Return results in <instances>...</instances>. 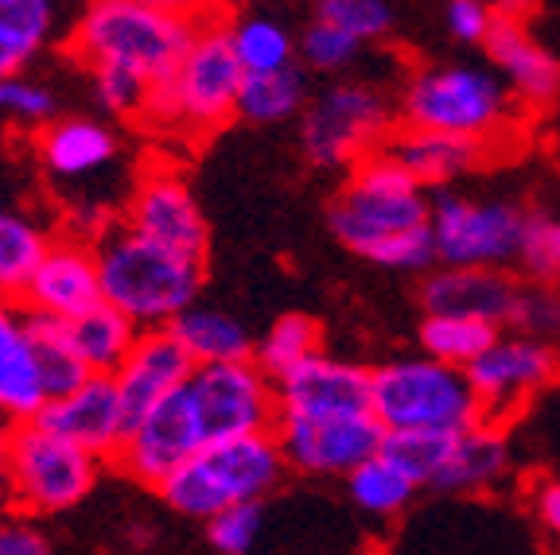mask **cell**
Here are the masks:
<instances>
[{
	"label": "cell",
	"mask_w": 560,
	"mask_h": 555,
	"mask_svg": "<svg viewBox=\"0 0 560 555\" xmlns=\"http://www.w3.org/2000/svg\"><path fill=\"white\" fill-rule=\"evenodd\" d=\"M47 245L51 241H47L27 217L4 214V210H0V295H9V299L24 295L35 264L44 261Z\"/></svg>",
	"instance_id": "35"
},
{
	"label": "cell",
	"mask_w": 560,
	"mask_h": 555,
	"mask_svg": "<svg viewBox=\"0 0 560 555\" xmlns=\"http://www.w3.org/2000/svg\"><path fill=\"white\" fill-rule=\"evenodd\" d=\"M560 377V350L549 342L525 339L502 330V339L467 369L475 397L482 404V420L499 424L502 416L517 412L534 392L549 389Z\"/></svg>",
	"instance_id": "14"
},
{
	"label": "cell",
	"mask_w": 560,
	"mask_h": 555,
	"mask_svg": "<svg viewBox=\"0 0 560 555\" xmlns=\"http://www.w3.org/2000/svg\"><path fill=\"white\" fill-rule=\"evenodd\" d=\"M144 330L132 319H125L121 311H114L109 304H102L97 311H90L86 319L70 322V339L74 350L86 362V369L94 377H114L125 365V357L132 354V346L140 342Z\"/></svg>",
	"instance_id": "28"
},
{
	"label": "cell",
	"mask_w": 560,
	"mask_h": 555,
	"mask_svg": "<svg viewBox=\"0 0 560 555\" xmlns=\"http://www.w3.org/2000/svg\"><path fill=\"white\" fill-rule=\"evenodd\" d=\"M517 269L525 272V284L557 287V280H560V214H545V210H534V214H529L522 252H517Z\"/></svg>",
	"instance_id": "37"
},
{
	"label": "cell",
	"mask_w": 560,
	"mask_h": 555,
	"mask_svg": "<svg viewBox=\"0 0 560 555\" xmlns=\"http://www.w3.org/2000/svg\"><path fill=\"white\" fill-rule=\"evenodd\" d=\"M499 339H502L499 327L475 319H455V315H424V322L417 330L420 354L432 357V362L452 365V369H464V374Z\"/></svg>",
	"instance_id": "30"
},
{
	"label": "cell",
	"mask_w": 560,
	"mask_h": 555,
	"mask_svg": "<svg viewBox=\"0 0 560 555\" xmlns=\"http://www.w3.org/2000/svg\"><path fill=\"white\" fill-rule=\"evenodd\" d=\"M307 109V82L296 67L272 70V74H245L237 117L249 125H280Z\"/></svg>",
	"instance_id": "32"
},
{
	"label": "cell",
	"mask_w": 560,
	"mask_h": 555,
	"mask_svg": "<svg viewBox=\"0 0 560 555\" xmlns=\"http://www.w3.org/2000/svg\"><path fill=\"white\" fill-rule=\"evenodd\" d=\"M370 412L385 435H464L487 424L464 369H452L424 354L394 357L370 369Z\"/></svg>",
	"instance_id": "4"
},
{
	"label": "cell",
	"mask_w": 560,
	"mask_h": 555,
	"mask_svg": "<svg viewBox=\"0 0 560 555\" xmlns=\"http://www.w3.org/2000/svg\"><path fill=\"white\" fill-rule=\"evenodd\" d=\"M510 474V442L499 432V424H479L471 432L455 435L447 467L440 474V494H487L502 486Z\"/></svg>",
	"instance_id": "24"
},
{
	"label": "cell",
	"mask_w": 560,
	"mask_h": 555,
	"mask_svg": "<svg viewBox=\"0 0 560 555\" xmlns=\"http://www.w3.org/2000/svg\"><path fill=\"white\" fill-rule=\"evenodd\" d=\"M284 470L289 462L280 454L277 435H254V439L219 442V447L199 451L156 494L179 517L210 524L234 505H261V497L280 486Z\"/></svg>",
	"instance_id": "6"
},
{
	"label": "cell",
	"mask_w": 560,
	"mask_h": 555,
	"mask_svg": "<svg viewBox=\"0 0 560 555\" xmlns=\"http://www.w3.org/2000/svg\"><path fill=\"white\" fill-rule=\"evenodd\" d=\"M362 44L359 39H350L342 27L327 24V20H315L304 27V35H300L296 44V55L307 62L312 70H324V74H339V70H347L350 62L359 59Z\"/></svg>",
	"instance_id": "40"
},
{
	"label": "cell",
	"mask_w": 560,
	"mask_h": 555,
	"mask_svg": "<svg viewBox=\"0 0 560 555\" xmlns=\"http://www.w3.org/2000/svg\"><path fill=\"white\" fill-rule=\"evenodd\" d=\"M199 451H207V439H202L199 416H195V404L184 385L125 435L114 467L125 477L140 482V486L160 489L175 470L191 462Z\"/></svg>",
	"instance_id": "13"
},
{
	"label": "cell",
	"mask_w": 560,
	"mask_h": 555,
	"mask_svg": "<svg viewBox=\"0 0 560 555\" xmlns=\"http://www.w3.org/2000/svg\"><path fill=\"white\" fill-rule=\"evenodd\" d=\"M265 512L261 505H234L207 524V540L219 555H249L261 536Z\"/></svg>",
	"instance_id": "42"
},
{
	"label": "cell",
	"mask_w": 560,
	"mask_h": 555,
	"mask_svg": "<svg viewBox=\"0 0 560 555\" xmlns=\"http://www.w3.org/2000/svg\"><path fill=\"white\" fill-rule=\"evenodd\" d=\"M529 226V210L514 199H479L464 191H440L432 199V249L440 269L502 272L517 264Z\"/></svg>",
	"instance_id": "9"
},
{
	"label": "cell",
	"mask_w": 560,
	"mask_h": 555,
	"mask_svg": "<svg viewBox=\"0 0 560 555\" xmlns=\"http://www.w3.org/2000/svg\"><path fill=\"white\" fill-rule=\"evenodd\" d=\"M94 86H97V102L109 109V114H144L152 94V82L129 67H94Z\"/></svg>",
	"instance_id": "41"
},
{
	"label": "cell",
	"mask_w": 560,
	"mask_h": 555,
	"mask_svg": "<svg viewBox=\"0 0 560 555\" xmlns=\"http://www.w3.org/2000/svg\"><path fill=\"white\" fill-rule=\"evenodd\" d=\"M0 114L16 117L24 125H55V114H59V102L47 86L32 79H4L0 82Z\"/></svg>",
	"instance_id": "43"
},
{
	"label": "cell",
	"mask_w": 560,
	"mask_h": 555,
	"mask_svg": "<svg viewBox=\"0 0 560 555\" xmlns=\"http://www.w3.org/2000/svg\"><path fill=\"white\" fill-rule=\"evenodd\" d=\"M0 555H51L47 540L24 521L0 524Z\"/></svg>",
	"instance_id": "45"
},
{
	"label": "cell",
	"mask_w": 560,
	"mask_h": 555,
	"mask_svg": "<svg viewBox=\"0 0 560 555\" xmlns=\"http://www.w3.org/2000/svg\"><path fill=\"white\" fill-rule=\"evenodd\" d=\"M102 272V299L140 330H167L191 311L202 287V261H187L129 229H114L94 245Z\"/></svg>",
	"instance_id": "3"
},
{
	"label": "cell",
	"mask_w": 560,
	"mask_h": 555,
	"mask_svg": "<svg viewBox=\"0 0 560 555\" xmlns=\"http://www.w3.org/2000/svg\"><path fill=\"white\" fill-rule=\"evenodd\" d=\"M117 156V140L105 125L90 117H67L39 132V160L55 179H74L105 167Z\"/></svg>",
	"instance_id": "25"
},
{
	"label": "cell",
	"mask_w": 560,
	"mask_h": 555,
	"mask_svg": "<svg viewBox=\"0 0 560 555\" xmlns=\"http://www.w3.org/2000/svg\"><path fill=\"white\" fill-rule=\"evenodd\" d=\"M230 44L242 62L245 74H272V70H289L296 59V35L289 24L261 12H242L230 20Z\"/></svg>",
	"instance_id": "29"
},
{
	"label": "cell",
	"mask_w": 560,
	"mask_h": 555,
	"mask_svg": "<svg viewBox=\"0 0 560 555\" xmlns=\"http://www.w3.org/2000/svg\"><path fill=\"white\" fill-rule=\"evenodd\" d=\"M125 229L167 252H179L187 261H207V217L179 172L156 167L137 182L125 210Z\"/></svg>",
	"instance_id": "15"
},
{
	"label": "cell",
	"mask_w": 560,
	"mask_h": 555,
	"mask_svg": "<svg viewBox=\"0 0 560 555\" xmlns=\"http://www.w3.org/2000/svg\"><path fill=\"white\" fill-rule=\"evenodd\" d=\"M327 222L331 234L370 264L397 272H424L436 264L429 191L385 152L350 167Z\"/></svg>",
	"instance_id": "1"
},
{
	"label": "cell",
	"mask_w": 560,
	"mask_h": 555,
	"mask_svg": "<svg viewBox=\"0 0 560 555\" xmlns=\"http://www.w3.org/2000/svg\"><path fill=\"white\" fill-rule=\"evenodd\" d=\"M12 432L16 424L0 416V505H12Z\"/></svg>",
	"instance_id": "47"
},
{
	"label": "cell",
	"mask_w": 560,
	"mask_h": 555,
	"mask_svg": "<svg viewBox=\"0 0 560 555\" xmlns=\"http://www.w3.org/2000/svg\"><path fill=\"white\" fill-rule=\"evenodd\" d=\"M499 9H490L482 0H447L444 4V27L459 44H487Z\"/></svg>",
	"instance_id": "44"
},
{
	"label": "cell",
	"mask_w": 560,
	"mask_h": 555,
	"mask_svg": "<svg viewBox=\"0 0 560 555\" xmlns=\"http://www.w3.org/2000/svg\"><path fill=\"white\" fill-rule=\"evenodd\" d=\"M172 339L187 350L195 365H234V362H254L257 342L254 334L226 311L214 307H191L172 322Z\"/></svg>",
	"instance_id": "26"
},
{
	"label": "cell",
	"mask_w": 560,
	"mask_h": 555,
	"mask_svg": "<svg viewBox=\"0 0 560 555\" xmlns=\"http://www.w3.org/2000/svg\"><path fill=\"white\" fill-rule=\"evenodd\" d=\"M517 287L522 284L510 280L506 272L436 269L420 284V304H424V315H455V319H475L506 330Z\"/></svg>",
	"instance_id": "21"
},
{
	"label": "cell",
	"mask_w": 560,
	"mask_h": 555,
	"mask_svg": "<svg viewBox=\"0 0 560 555\" xmlns=\"http://www.w3.org/2000/svg\"><path fill=\"white\" fill-rule=\"evenodd\" d=\"M394 137V105L374 82L342 79L319 90L300 117V144L307 164L339 172L359 167Z\"/></svg>",
	"instance_id": "8"
},
{
	"label": "cell",
	"mask_w": 560,
	"mask_h": 555,
	"mask_svg": "<svg viewBox=\"0 0 560 555\" xmlns=\"http://www.w3.org/2000/svg\"><path fill=\"white\" fill-rule=\"evenodd\" d=\"M195 374V362L187 350L172 339V330H144L125 365L114 374L117 397H121L125 424L129 432L149 416L156 404H164L172 392H179ZM125 432V435H129Z\"/></svg>",
	"instance_id": "19"
},
{
	"label": "cell",
	"mask_w": 560,
	"mask_h": 555,
	"mask_svg": "<svg viewBox=\"0 0 560 555\" xmlns=\"http://www.w3.org/2000/svg\"><path fill=\"white\" fill-rule=\"evenodd\" d=\"M514 94L494 67L482 62H429L401 86V121L487 144L514 125Z\"/></svg>",
	"instance_id": "5"
},
{
	"label": "cell",
	"mask_w": 560,
	"mask_h": 555,
	"mask_svg": "<svg viewBox=\"0 0 560 555\" xmlns=\"http://www.w3.org/2000/svg\"><path fill=\"white\" fill-rule=\"evenodd\" d=\"M97 467L102 459L47 432L39 420L16 424L12 432V509L27 517L70 509L97 486Z\"/></svg>",
	"instance_id": "10"
},
{
	"label": "cell",
	"mask_w": 560,
	"mask_h": 555,
	"mask_svg": "<svg viewBox=\"0 0 560 555\" xmlns=\"http://www.w3.org/2000/svg\"><path fill=\"white\" fill-rule=\"evenodd\" d=\"M35 420H39L47 432L62 435V439H70L74 447H82V451H90L102 462L117 459L125 432H129L114 377H90L74 397L51 400Z\"/></svg>",
	"instance_id": "20"
},
{
	"label": "cell",
	"mask_w": 560,
	"mask_h": 555,
	"mask_svg": "<svg viewBox=\"0 0 560 555\" xmlns=\"http://www.w3.org/2000/svg\"><path fill=\"white\" fill-rule=\"evenodd\" d=\"M202 12L164 0H97L70 32V55L94 67L140 70L152 86L175 79L199 35Z\"/></svg>",
	"instance_id": "2"
},
{
	"label": "cell",
	"mask_w": 560,
	"mask_h": 555,
	"mask_svg": "<svg viewBox=\"0 0 560 555\" xmlns=\"http://www.w3.org/2000/svg\"><path fill=\"white\" fill-rule=\"evenodd\" d=\"M347 494L370 517H397L401 509H409L420 486L401 467H394L385 454H377V459H370L366 467H359L347 477Z\"/></svg>",
	"instance_id": "34"
},
{
	"label": "cell",
	"mask_w": 560,
	"mask_h": 555,
	"mask_svg": "<svg viewBox=\"0 0 560 555\" xmlns=\"http://www.w3.org/2000/svg\"><path fill=\"white\" fill-rule=\"evenodd\" d=\"M280 420L354 416L370 412V369L335 354H315L284 381H277Z\"/></svg>",
	"instance_id": "18"
},
{
	"label": "cell",
	"mask_w": 560,
	"mask_h": 555,
	"mask_svg": "<svg viewBox=\"0 0 560 555\" xmlns=\"http://www.w3.org/2000/svg\"><path fill=\"white\" fill-rule=\"evenodd\" d=\"M385 156L401 164L412 179L424 187V191H444L447 182L467 175L475 164L482 160L487 144L479 140H464V137H447V132H432V129H401L385 140L382 147Z\"/></svg>",
	"instance_id": "23"
},
{
	"label": "cell",
	"mask_w": 560,
	"mask_h": 555,
	"mask_svg": "<svg viewBox=\"0 0 560 555\" xmlns=\"http://www.w3.org/2000/svg\"><path fill=\"white\" fill-rule=\"evenodd\" d=\"M187 397L195 404L207 447L277 432V385L261 374L257 362L195 365L191 381H187Z\"/></svg>",
	"instance_id": "11"
},
{
	"label": "cell",
	"mask_w": 560,
	"mask_h": 555,
	"mask_svg": "<svg viewBox=\"0 0 560 555\" xmlns=\"http://www.w3.org/2000/svg\"><path fill=\"white\" fill-rule=\"evenodd\" d=\"M20 304L35 315H51L62 322H79L105 304L97 252L82 241H51L44 261L35 264Z\"/></svg>",
	"instance_id": "17"
},
{
	"label": "cell",
	"mask_w": 560,
	"mask_h": 555,
	"mask_svg": "<svg viewBox=\"0 0 560 555\" xmlns=\"http://www.w3.org/2000/svg\"><path fill=\"white\" fill-rule=\"evenodd\" d=\"M280 454L300 474L350 477L359 467L382 454L385 432L374 412L354 416H315V420H277Z\"/></svg>",
	"instance_id": "12"
},
{
	"label": "cell",
	"mask_w": 560,
	"mask_h": 555,
	"mask_svg": "<svg viewBox=\"0 0 560 555\" xmlns=\"http://www.w3.org/2000/svg\"><path fill=\"white\" fill-rule=\"evenodd\" d=\"M315 20L342 27L359 44H377V39H385L397 27L394 4H385V0H319L315 4Z\"/></svg>",
	"instance_id": "38"
},
{
	"label": "cell",
	"mask_w": 560,
	"mask_h": 555,
	"mask_svg": "<svg viewBox=\"0 0 560 555\" xmlns=\"http://www.w3.org/2000/svg\"><path fill=\"white\" fill-rule=\"evenodd\" d=\"M55 9L47 0H0V82L20 79L32 55L47 44Z\"/></svg>",
	"instance_id": "31"
},
{
	"label": "cell",
	"mask_w": 560,
	"mask_h": 555,
	"mask_svg": "<svg viewBox=\"0 0 560 555\" xmlns=\"http://www.w3.org/2000/svg\"><path fill=\"white\" fill-rule=\"evenodd\" d=\"M27 330H32V346H35V362H39V381H44L47 404L74 397L94 374H90L86 362L74 350L70 322L27 311Z\"/></svg>",
	"instance_id": "27"
},
{
	"label": "cell",
	"mask_w": 560,
	"mask_h": 555,
	"mask_svg": "<svg viewBox=\"0 0 560 555\" xmlns=\"http://www.w3.org/2000/svg\"><path fill=\"white\" fill-rule=\"evenodd\" d=\"M534 517L549 536L560 540V477H549L534 489Z\"/></svg>",
	"instance_id": "46"
},
{
	"label": "cell",
	"mask_w": 560,
	"mask_h": 555,
	"mask_svg": "<svg viewBox=\"0 0 560 555\" xmlns=\"http://www.w3.org/2000/svg\"><path fill=\"white\" fill-rule=\"evenodd\" d=\"M506 330L510 334H525V339L557 346L560 342V292L557 287H545V284L517 287V299H514V311H510Z\"/></svg>",
	"instance_id": "39"
},
{
	"label": "cell",
	"mask_w": 560,
	"mask_h": 555,
	"mask_svg": "<svg viewBox=\"0 0 560 555\" xmlns=\"http://www.w3.org/2000/svg\"><path fill=\"white\" fill-rule=\"evenodd\" d=\"M245 86V70L230 44V24H222L219 12H202L199 35L191 51L179 62L175 79L152 86L144 117L160 125H184V129L214 132L237 117V97Z\"/></svg>",
	"instance_id": "7"
},
{
	"label": "cell",
	"mask_w": 560,
	"mask_h": 555,
	"mask_svg": "<svg viewBox=\"0 0 560 555\" xmlns=\"http://www.w3.org/2000/svg\"><path fill=\"white\" fill-rule=\"evenodd\" d=\"M319 339H324V330H319V322H315L312 315H280L261 339H257L254 362L261 365V374L277 385V381H284L292 369L312 362L315 354H324Z\"/></svg>",
	"instance_id": "33"
},
{
	"label": "cell",
	"mask_w": 560,
	"mask_h": 555,
	"mask_svg": "<svg viewBox=\"0 0 560 555\" xmlns=\"http://www.w3.org/2000/svg\"><path fill=\"white\" fill-rule=\"evenodd\" d=\"M455 435H429V432H394L385 435L382 454L394 467H401L405 474L417 482L420 489H436L440 474L447 467Z\"/></svg>",
	"instance_id": "36"
},
{
	"label": "cell",
	"mask_w": 560,
	"mask_h": 555,
	"mask_svg": "<svg viewBox=\"0 0 560 555\" xmlns=\"http://www.w3.org/2000/svg\"><path fill=\"white\" fill-rule=\"evenodd\" d=\"M494 9L499 16L490 27V39L482 44L490 67L499 70V79L510 86L517 105L545 109L560 97V59L525 24L522 9H506V4H494Z\"/></svg>",
	"instance_id": "16"
},
{
	"label": "cell",
	"mask_w": 560,
	"mask_h": 555,
	"mask_svg": "<svg viewBox=\"0 0 560 555\" xmlns=\"http://www.w3.org/2000/svg\"><path fill=\"white\" fill-rule=\"evenodd\" d=\"M44 409L47 392L27 330V307L0 295V416L9 424H27Z\"/></svg>",
	"instance_id": "22"
}]
</instances>
